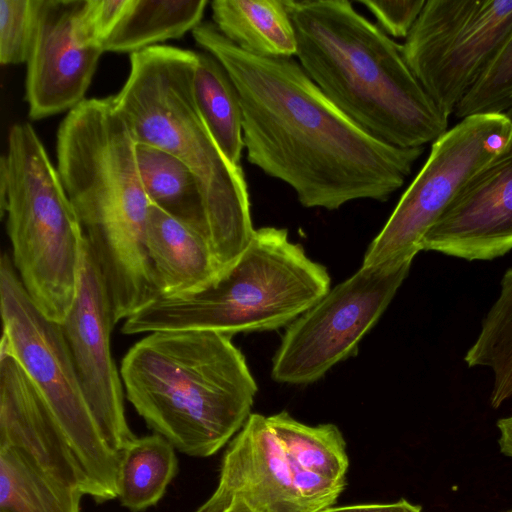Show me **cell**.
<instances>
[{
    "instance_id": "28",
    "label": "cell",
    "mask_w": 512,
    "mask_h": 512,
    "mask_svg": "<svg viewBox=\"0 0 512 512\" xmlns=\"http://www.w3.org/2000/svg\"><path fill=\"white\" fill-rule=\"evenodd\" d=\"M322 512H422L418 505L411 504L405 499L387 504H361L344 507H330Z\"/></svg>"
},
{
    "instance_id": "18",
    "label": "cell",
    "mask_w": 512,
    "mask_h": 512,
    "mask_svg": "<svg viewBox=\"0 0 512 512\" xmlns=\"http://www.w3.org/2000/svg\"><path fill=\"white\" fill-rule=\"evenodd\" d=\"M207 0H124L102 40L104 52L130 55L182 37L202 22Z\"/></svg>"
},
{
    "instance_id": "16",
    "label": "cell",
    "mask_w": 512,
    "mask_h": 512,
    "mask_svg": "<svg viewBox=\"0 0 512 512\" xmlns=\"http://www.w3.org/2000/svg\"><path fill=\"white\" fill-rule=\"evenodd\" d=\"M292 481L312 512L330 508L342 492L348 468L344 438L333 424L308 426L287 412L267 417Z\"/></svg>"
},
{
    "instance_id": "13",
    "label": "cell",
    "mask_w": 512,
    "mask_h": 512,
    "mask_svg": "<svg viewBox=\"0 0 512 512\" xmlns=\"http://www.w3.org/2000/svg\"><path fill=\"white\" fill-rule=\"evenodd\" d=\"M512 249V150L460 190L421 241V250L468 261Z\"/></svg>"
},
{
    "instance_id": "15",
    "label": "cell",
    "mask_w": 512,
    "mask_h": 512,
    "mask_svg": "<svg viewBox=\"0 0 512 512\" xmlns=\"http://www.w3.org/2000/svg\"><path fill=\"white\" fill-rule=\"evenodd\" d=\"M0 445L16 447L65 484L91 485L49 406L13 355L0 350Z\"/></svg>"
},
{
    "instance_id": "12",
    "label": "cell",
    "mask_w": 512,
    "mask_h": 512,
    "mask_svg": "<svg viewBox=\"0 0 512 512\" xmlns=\"http://www.w3.org/2000/svg\"><path fill=\"white\" fill-rule=\"evenodd\" d=\"M85 0H31L32 28L25 81L28 115L39 120L85 100L104 50L81 24Z\"/></svg>"
},
{
    "instance_id": "31",
    "label": "cell",
    "mask_w": 512,
    "mask_h": 512,
    "mask_svg": "<svg viewBox=\"0 0 512 512\" xmlns=\"http://www.w3.org/2000/svg\"><path fill=\"white\" fill-rule=\"evenodd\" d=\"M504 114L507 116V118L509 119V121L511 122V125H512V108H511V109H509V110H508L507 112H505ZM511 150H512V148H511Z\"/></svg>"
},
{
    "instance_id": "4",
    "label": "cell",
    "mask_w": 512,
    "mask_h": 512,
    "mask_svg": "<svg viewBox=\"0 0 512 512\" xmlns=\"http://www.w3.org/2000/svg\"><path fill=\"white\" fill-rule=\"evenodd\" d=\"M196 58L195 51L166 45L133 53L129 75L113 98L136 143L173 155L194 174L222 274L246 249L255 229L242 168L225 157L196 105Z\"/></svg>"
},
{
    "instance_id": "23",
    "label": "cell",
    "mask_w": 512,
    "mask_h": 512,
    "mask_svg": "<svg viewBox=\"0 0 512 512\" xmlns=\"http://www.w3.org/2000/svg\"><path fill=\"white\" fill-rule=\"evenodd\" d=\"M192 87L196 105L218 147L233 165L240 166L242 109L228 72L210 53L197 52Z\"/></svg>"
},
{
    "instance_id": "29",
    "label": "cell",
    "mask_w": 512,
    "mask_h": 512,
    "mask_svg": "<svg viewBox=\"0 0 512 512\" xmlns=\"http://www.w3.org/2000/svg\"><path fill=\"white\" fill-rule=\"evenodd\" d=\"M500 430L499 446L506 456L512 458V416L501 418L497 421Z\"/></svg>"
},
{
    "instance_id": "8",
    "label": "cell",
    "mask_w": 512,
    "mask_h": 512,
    "mask_svg": "<svg viewBox=\"0 0 512 512\" xmlns=\"http://www.w3.org/2000/svg\"><path fill=\"white\" fill-rule=\"evenodd\" d=\"M512 148L504 113L463 118L437 138L430 154L378 235L362 266L412 263L421 241L460 190Z\"/></svg>"
},
{
    "instance_id": "24",
    "label": "cell",
    "mask_w": 512,
    "mask_h": 512,
    "mask_svg": "<svg viewBox=\"0 0 512 512\" xmlns=\"http://www.w3.org/2000/svg\"><path fill=\"white\" fill-rule=\"evenodd\" d=\"M464 360L468 367L492 370L490 404L493 408L512 397V268L503 275L500 294L483 319L479 335Z\"/></svg>"
},
{
    "instance_id": "5",
    "label": "cell",
    "mask_w": 512,
    "mask_h": 512,
    "mask_svg": "<svg viewBox=\"0 0 512 512\" xmlns=\"http://www.w3.org/2000/svg\"><path fill=\"white\" fill-rule=\"evenodd\" d=\"M325 266L290 241L284 228L262 227L239 258L205 288L159 297L124 321L126 335L209 330L228 336L289 326L331 288Z\"/></svg>"
},
{
    "instance_id": "9",
    "label": "cell",
    "mask_w": 512,
    "mask_h": 512,
    "mask_svg": "<svg viewBox=\"0 0 512 512\" xmlns=\"http://www.w3.org/2000/svg\"><path fill=\"white\" fill-rule=\"evenodd\" d=\"M512 31V0H426L402 45L405 61L447 117Z\"/></svg>"
},
{
    "instance_id": "1",
    "label": "cell",
    "mask_w": 512,
    "mask_h": 512,
    "mask_svg": "<svg viewBox=\"0 0 512 512\" xmlns=\"http://www.w3.org/2000/svg\"><path fill=\"white\" fill-rule=\"evenodd\" d=\"M192 35L237 89L248 162L289 185L302 206L336 210L354 200L386 201L423 153V147L400 148L364 131L293 57L248 53L209 22Z\"/></svg>"
},
{
    "instance_id": "2",
    "label": "cell",
    "mask_w": 512,
    "mask_h": 512,
    "mask_svg": "<svg viewBox=\"0 0 512 512\" xmlns=\"http://www.w3.org/2000/svg\"><path fill=\"white\" fill-rule=\"evenodd\" d=\"M298 62L324 95L370 135L423 147L448 130L395 42L346 0L284 1Z\"/></svg>"
},
{
    "instance_id": "7",
    "label": "cell",
    "mask_w": 512,
    "mask_h": 512,
    "mask_svg": "<svg viewBox=\"0 0 512 512\" xmlns=\"http://www.w3.org/2000/svg\"><path fill=\"white\" fill-rule=\"evenodd\" d=\"M1 351L13 355L59 424L95 500L117 497L119 452L104 439L84 395L60 323L25 290L9 254L0 259Z\"/></svg>"
},
{
    "instance_id": "22",
    "label": "cell",
    "mask_w": 512,
    "mask_h": 512,
    "mask_svg": "<svg viewBox=\"0 0 512 512\" xmlns=\"http://www.w3.org/2000/svg\"><path fill=\"white\" fill-rule=\"evenodd\" d=\"M117 497L132 512L155 505L177 471L175 447L158 433L134 437L119 452Z\"/></svg>"
},
{
    "instance_id": "20",
    "label": "cell",
    "mask_w": 512,
    "mask_h": 512,
    "mask_svg": "<svg viewBox=\"0 0 512 512\" xmlns=\"http://www.w3.org/2000/svg\"><path fill=\"white\" fill-rule=\"evenodd\" d=\"M135 153L150 203L210 240L203 196L191 170L173 155L148 144L136 143Z\"/></svg>"
},
{
    "instance_id": "17",
    "label": "cell",
    "mask_w": 512,
    "mask_h": 512,
    "mask_svg": "<svg viewBox=\"0 0 512 512\" xmlns=\"http://www.w3.org/2000/svg\"><path fill=\"white\" fill-rule=\"evenodd\" d=\"M146 234L159 297L193 294L221 275L208 237L153 204L148 212Z\"/></svg>"
},
{
    "instance_id": "26",
    "label": "cell",
    "mask_w": 512,
    "mask_h": 512,
    "mask_svg": "<svg viewBox=\"0 0 512 512\" xmlns=\"http://www.w3.org/2000/svg\"><path fill=\"white\" fill-rule=\"evenodd\" d=\"M32 28L31 0H0V63H26Z\"/></svg>"
},
{
    "instance_id": "30",
    "label": "cell",
    "mask_w": 512,
    "mask_h": 512,
    "mask_svg": "<svg viewBox=\"0 0 512 512\" xmlns=\"http://www.w3.org/2000/svg\"><path fill=\"white\" fill-rule=\"evenodd\" d=\"M223 512H253L252 509L239 498L231 501L230 505Z\"/></svg>"
},
{
    "instance_id": "6",
    "label": "cell",
    "mask_w": 512,
    "mask_h": 512,
    "mask_svg": "<svg viewBox=\"0 0 512 512\" xmlns=\"http://www.w3.org/2000/svg\"><path fill=\"white\" fill-rule=\"evenodd\" d=\"M0 200L25 290L47 318L63 322L77 294L84 235L57 168L27 122L9 130Z\"/></svg>"
},
{
    "instance_id": "19",
    "label": "cell",
    "mask_w": 512,
    "mask_h": 512,
    "mask_svg": "<svg viewBox=\"0 0 512 512\" xmlns=\"http://www.w3.org/2000/svg\"><path fill=\"white\" fill-rule=\"evenodd\" d=\"M213 24L242 50L279 58L296 55L295 30L284 1L214 0Z\"/></svg>"
},
{
    "instance_id": "27",
    "label": "cell",
    "mask_w": 512,
    "mask_h": 512,
    "mask_svg": "<svg viewBox=\"0 0 512 512\" xmlns=\"http://www.w3.org/2000/svg\"><path fill=\"white\" fill-rule=\"evenodd\" d=\"M426 0L359 1L376 18L381 29L395 38L407 37Z\"/></svg>"
},
{
    "instance_id": "14",
    "label": "cell",
    "mask_w": 512,
    "mask_h": 512,
    "mask_svg": "<svg viewBox=\"0 0 512 512\" xmlns=\"http://www.w3.org/2000/svg\"><path fill=\"white\" fill-rule=\"evenodd\" d=\"M235 498L253 512H312L302 500L267 417L250 414L225 453L219 484L196 512H223Z\"/></svg>"
},
{
    "instance_id": "10",
    "label": "cell",
    "mask_w": 512,
    "mask_h": 512,
    "mask_svg": "<svg viewBox=\"0 0 512 512\" xmlns=\"http://www.w3.org/2000/svg\"><path fill=\"white\" fill-rule=\"evenodd\" d=\"M410 266H361L330 289L287 326L272 360V378L285 384H310L355 354L359 342L387 309Z\"/></svg>"
},
{
    "instance_id": "3",
    "label": "cell",
    "mask_w": 512,
    "mask_h": 512,
    "mask_svg": "<svg viewBox=\"0 0 512 512\" xmlns=\"http://www.w3.org/2000/svg\"><path fill=\"white\" fill-rule=\"evenodd\" d=\"M120 376L147 425L196 457L241 430L258 390L231 336L209 330L148 333L125 354Z\"/></svg>"
},
{
    "instance_id": "21",
    "label": "cell",
    "mask_w": 512,
    "mask_h": 512,
    "mask_svg": "<svg viewBox=\"0 0 512 512\" xmlns=\"http://www.w3.org/2000/svg\"><path fill=\"white\" fill-rule=\"evenodd\" d=\"M83 492L10 445H0V512H81Z\"/></svg>"
},
{
    "instance_id": "32",
    "label": "cell",
    "mask_w": 512,
    "mask_h": 512,
    "mask_svg": "<svg viewBox=\"0 0 512 512\" xmlns=\"http://www.w3.org/2000/svg\"><path fill=\"white\" fill-rule=\"evenodd\" d=\"M508 512H512V510L508 511Z\"/></svg>"
},
{
    "instance_id": "11",
    "label": "cell",
    "mask_w": 512,
    "mask_h": 512,
    "mask_svg": "<svg viewBox=\"0 0 512 512\" xmlns=\"http://www.w3.org/2000/svg\"><path fill=\"white\" fill-rule=\"evenodd\" d=\"M81 386L97 425L117 452L134 438L125 416L124 387L110 336L115 325L98 266L84 238L77 294L60 323Z\"/></svg>"
},
{
    "instance_id": "25",
    "label": "cell",
    "mask_w": 512,
    "mask_h": 512,
    "mask_svg": "<svg viewBox=\"0 0 512 512\" xmlns=\"http://www.w3.org/2000/svg\"><path fill=\"white\" fill-rule=\"evenodd\" d=\"M512 108V31L487 69L456 107L458 118Z\"/></svg>"
}]
</instances>
